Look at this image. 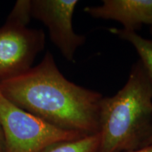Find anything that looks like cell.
I'll use <instances>...</instances> for the list:
<instances>
[{"instance_id": "cell-1", "label": "cell", "mask_w": 152, "mask_h": 152, "mask_svg": "<svg viewBox=\"0 0 152 152\" xmlns=\"http://www.w3.org/2000/svg\"><path fill=\"white\" fill-rule=\"evenodd\" d=\"M0 92L18 107L57 128L83 136L99 132L102 95L68 80L49 52L25 73L0 81Z\"/></svg>"}, {"instance_id": "cell-2", "label": "cell", "mask_w": 152, "mask_h": 152, "mask_svg": "<svg viewBox=\"0 0 152 152\" xmlns=\"http://www.w3.org/2000/svg\"><path fill=\"white\" fill-rule=\"evenodd\" d=\"M99 152H124L147 145L152 134V84L140 61L126 84L99 106Z\"/></svg>"}, {"instance_id": "cell-3", "label": "cell", "mask_w": 152, "mask_h": 152, "mask_svg": "<svg viewBox=\"0 0 152 152\" xmlns=\"http://www.w3.org/2000/svg\"><path fill=\"white\" fill-rule=\"evenodd\" d=\"M31 17V1L18 0L0 27V81L29 71L45 48L43 30L27 27Z\"/></svg>"}, {"instance_id": "cell-4", "label": "cell", "mask_w": 152, "mask_h": 152, "mask_svg": "<svg viewBox=\"0 0 152 152\" xmlns=\"http://www.w3.org/2000/svg\"><path fill=\"white\" fill-rule=\"evenodd\" d=\"M4 152H45L54 144L84 137L57 128L18 107L0 92Z\"/></svg>"}, {"instance_id": "cell-5", "label": "cell", "mask_w": 152, "mask_h": 152, "mask_svg": "<svg viewBox=\"0 0 152 152\" xmlns=\"http://www.w3.org/2000/svg\"><path fill=\"white\" fill-rule=\"evenodd\" d=\"M77 3V0L31 1L32 17L46 26L51 40L70 62H75L76 51L86 39L73 30V16Z\"/></svg>"}, {"instance_id": "cell-6", "label": "cell", "mask_w": 152, "mask_h": 152, "mask_svg": "<svg viewBox=\"0 0 152 152\" xmlns=\"http://www.w3.org/2000/svg\"><path fill=\"white\" fill-rule=\"evenodd\" d=\"M93 18L119 22L123 29L136 31L142 24H152V0H104L97 7H85Z\"/></svg>"}, {"instance_id": "cell-7", "label": "cell", "mask_w": 152, "mask_h": 152, "mask_svg": "<svg viewBox=\"0 0 152 152\" xmlns=\"http://www.w3.org/2000/svg\"><path fill=\"white\" fill-rule=\"evenodd\" d=\"M109 31L121 39L130 42L140 57V61L152 84V39H146L136 32L123 28H111Z\"/></svg>"}, {"instance_id": "cell-8", "label": "cell", "mask_w": 152, "mask_h": 152, "mask_svg": "<svg viewBox=\"0 0 152 152\" xmlns=\"http://www.w3.org/2000/svg\"><path fill=\"white\" fill-rule=\"evenodd\" d=\"M99 142L100 136L97 132L72 141L56 144L45 152H99Z\"/></svg>"}, {"instance_id": "cell-9", "label": "cell", "mask_w": 152, "mask_h": 152, "mask_svg": "<svg viewBox=\"0 0 152 152\" xmlns=\"http://www.w3.org/2000/svg\"><path fill=\"white\" fill-rule=\"evenodd\" d=\"M124 152H152V144H148V145L144 146V147H142L140 148V149Z\"/></svg>"}, {"instance_id": "cell-10", "label": "cell", "mask_w": 152, "mask_h": 152, "mask_svg": "<svg viewBox=\"0 0 152 152\" xmlns=\"http://www.w3.org/2000/svg\"><path fill=\"white\" fill-rule=\"evenodd\" d=\"M0 152H4V140L2 130H1V125H0Z\"/></svg>"}, {"instance_id": "cell-11", "label": "cell", "mask_w": 152, "mask_h": 152, "mask_svg": "<svg viewBox=\"0 0 152 152\" xmlns=\"http://www.w3.org/2000/svg\"><path fill=\"white\" fill-rule=\"evenodd\" d=\"M152 144V134H151V137H149V140H148V143H147V145H148V144Z\"/></svg>"}, {"instance_id": "cell-12", "label": "cell", "mask_w": 152, "mask_h": 152, "mask_svg": "<svg viewBox=\"0 0 152 152\" xmlns=\"http://www.w3.org/2000/svg\"><path fill=\"white\" fill-rule=\"evenodd\" d=\"M151 33H152V24L151 25Z\"/></svg>"}]
</instances>
